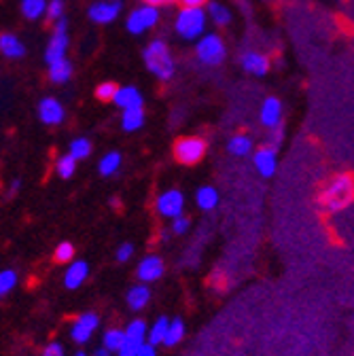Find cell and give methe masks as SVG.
Wrapping results in <instances>:
<instances>
[{
	"label": "cell",
	"mask_w": 354,
	"mask_h": 356,
	"mask_svg": "<svg viewBox=\"0 0 354 356\" xmlns=\"http://www.w3.org/2000/svg\"><path fill=\"white\" fill-rule=\"evenodd\" d=\"M143 62L145 68L159 81L170 83L176 74V60L170 49V44L163 38H153L145 44L143 49Z\"/></svg>",
	"instance_id": "6da1fadb"
},
{
	"label": "cell",
	"mask_w": 354,
	"mask_h": 356,
	"mask_svg": "<svg viewBox=\"0 0 354 356\" xmlns=\"http://www.w3.org/2000/svg\"><path fill=\"white\" fill-rule=\"evenodd\" d=\"M321 206L329 212H339L354 202V176L352 174H337L331 178L329 185L323 189L319 197Z\"/></svg>",
	"instance_id": "7a4b0ae2"
},
{
	"label": "cell",
	"mask_w": 354,
	"mask_h": 356,
	"mask_svg": "<svg viewBox=\"0 0 354 356\" xmlns=\"http://www.w3.org/2000/svg\"><path fill=\"white\" fill-rule=\"evenodd\" d=\"M208 15L204 7H183L174 17V32L181 40L198 42L208 30Z\"/></svg>",
	"instance_id": "3957f363"
},
{
	"label": "cell",
	"mask_w": 354,
	"mask_h": 356,
	"mask_svg": "<svg viewBox=\"0 0 354 356\" xmlns=\"http://www.w3.org/2000/svg\"><path fill=\"white\" fill-rule=\"evenodd\" d=\"M195 56L200 60V64L204 66H220L225 62L227 56V47H225V40L218 32H206L198 42H195Z\"/></svg>",
	"instance_id": "277c9868"
},
{
	"label": "cell",
	"mask_w": 354,
	"mask_h": 356,
	"mask_svg": "<svg viewBox=\"0 0 354 356\" xmlns=\"http://www.w3.org/2000/svg\"><path fill=\"white\" fill-rule=\"evenodd\" d=\"M159 19H161V13H159L157 7L140 3L138 7H134V9L127 13V17H125V30L129 34H134V36H143V34L151 32L153 28H157Z\"/></svg>",
	"instance_id": "5b68a950"
},
{
	"label": "cell",
	"mask_w": 354,
	"mask_h": 356,
	"mask_svg": "<svg viewBox=\"0 0 354 356\" xmlns=\"http://www.w3.org/2000/svg\"><path fill=\"white\" fill-rule=\"evenodd\" d=\"M68 49H70V34H68V19L64 17L51 26V34L45 44V64L49 66L54 62L68 58Z\"/></svg>",
	"instance_id": "8992f818"
},
{
	"label": "cell",
	"mask_w": 354,
	"mask_h": 356,
	"mask_svg": "<svg viewBox=\"0 0 354 356\" xmlns=\"http://www.w3.org/2000/svg\"><path fill=\"white\" fill-rule=\"evenodd\" d=\"M206 155V140L200 136H187L176 140L174 145V157L183 165H195Z\"/></svg>",
	"instance_id": "52a82bcc"
},
{
	"label": "cell",
	"mask_w": 354,
	"mask_h": 356,
	"mask_svg": "<svg viewBox=\"0 0 354 356\" xmlns=\"http://www.w3.org/2000/svg\"><path fill=\"white\" fill-rule=\"evenodd\" d=\"M121 11H123L121 0H94L90 9H87V17L96 26H108L121 17Z\"/></svg>",
	"instance_id": "ba28073f"
},
{
	"label": "cell",
	"mask_w": 354,
	"mask_h": 356,
	"mask_svg": "<svg viewBox=\"0 0 354 356\" xmlns=\"http://www.w3.org/2000/svg\"><path fill=\"white\" fill-rule=\"evenodd\" d=\"M36 113H38V119L42 125H49V127H56V125H62L64 119H66V108L64 104L54 98V96H45L40 98L38 106H36Z\"/></svg>",
	"instance_id": "9c48e42d"
},
{
	"label": "cell",
	"mask_w": 354,
	"mask_h": 356,
	"mask_svg": "<svg viewBox=\"0 0 354 356\" xmlns=\"http://www.w3.org/2000/svg\"><path fill=\"white\" fill-rule=\"evenodd\" d=\"M155 206H157V212H159L163 218L174 220V218L183 216V210H185V195H183L179 189H168V191H163V193L157 197Z\"/></svg>",
	"instance_id": "30bf717a"
},
{
	"label": "cell",
	"mask_w": 354,
	"mask_h": 356,
	"mask_svg": "<svg viewBox=\"0 0 354 356\" xmlns=\"http://www.w3.org/2000/svg\"><path fill=\"white\" fill-rule=\"evenodd\" d=\"M98 327H100L98 314H94V312H85V314H81V316L72 323V327H70V339H72L74 343H85V341H90Z\"/></svg>",
	"instance_id": "8fae6325"
},
{
	"label": "cell",
	"mask_w": 354,
	"mask_h": 356,
	"mask_svg": "<svg viewBox=\"0 0 354 356\" xmlns=\"http://www.w3.org/2000/svg\"><path fill=\"white\" fill-rule=\"evenodd\" d=\"M252 163H255L257 172L263 178H272L276 174V168H278V151H276V147L257 149L255 155H252Z\"/></svg>",
	"instance_id": "7c38bea8"
},
{
	"label": "cell",
	"mask_w": 354,
	"mask_h": 356,
	"mask_svg": "<svg viewBox=\"0 0 354 356\" xmlns=\"http://www.w3.org/2000/svg\"><path fill=\"white\" fill-rule=\"evenodd\" d=\"M259 119L263 127H268L270 131L282 127V102L278 98H265L259 111Z\"/></svg>",
	"instance_id": "4fadbf2b"
},
{
	"label": "cell",
	"mask_w": 354,
	"mask_h": 356,
	"mask_svg": "<svg viewBox=\"0 0 354 356\" xmlns=\"http://www.w3.org/2000/svg\"><path fill=\"white\" fill-rule=\"evenodd\" d=\"M163 272H166V265H163V261H161L159 257H155V254L145 257V259L138 263V267H136V276H138V280H140L143 284L157 282V280L163 276Z\"/></svg>",
	"instance_id": "5bb4252c"
},
{
	"label": "cell",
	"mask_w": 354,
	"mask_h": 356,
	"mask_svg": "<svg viewBox=\"0 0 354 356\" xmlns=\"http://www.w3.org/2000/svg\"><path fill=\"white\" fill-rule=\"evenodd\" d=\"M113 104L121 111L138 108V106H145V96L136 85H119Z\"/></svg>",
	"instance_id": "9a60e30c"
},
{
	"label": "cell",
	"mask_w": 354,
	"mask_h": 356,
	"mask_svg": "<svg viewBox=\"0 0 354 356\" xmlns=\"http://www.w3.org/2000/svg\"><path fill=\"white\" fill-rule=\"evenodd\" d=\"M240 66L244 68V72H248L252 76H265L272 68V62L261 51H244L240 58Z\"/></svg>",
	"instance_id": "2e32d148"
},
{
	"label": "cell",
	"mask_w": 354,
	"mask_h": 356,
	"mask_svg": "<svg viewBox=\"0 0 354 356\" xmlns=\"http://www.w3.org/2000/svg\"><path fill=\"white\" fill-rule=\"evenodd\" d=\"M28 54V47L22 36L13 32H3L0 34V56L7 60H22Z\"/></svg>",
	"instance_id": "e0dca14e"
},
{
	"label": "cell",
	"mask_w": 354,
	"mask_h": 356,
	"mask_svg": "<svg viewBox=\"0 0 354 356\" xmlns=\"http://www.w3.org/2000/svg\"><path fill=\"white\" fill-rule=\"evenodd\" d=\"M206 9V15H208V22H212L216 28H227L234 19V13L227 5L218 3V0H210V3L204 7Z\"/></svg>",
	"instance_id": "ac0fdd59"
},
{
	"label": "cell",
	"mask_w": 354,
	"mask_h": 356,
	"mask_svg": "<svg viewBox=\"0 0 354 356\" xmlns=\"http://www.w3.org/2000/svg\"><path fill=\"white\" fill-rule=\"evenodd\" d=\"M87 276H90V265H87V261H72L64 274V286L74 291L87 280Z\"/></svg>",
	"instance_id": "d6986e66"
},
{
	"label": "cell",
	"mask_w": 354,
	"mask_h": 356,
	"mask_svg": "<svg viewBox=\"0 0 354 356\" xmlns=\"http://www.w3.org/2000/svg\"><path fill=\"white\" fill-rule=\"evenodd\" d=\"M119 123H121V129H123V131H129V134H134V131L143 129L145 123H147L145 106L121 111V121H119Z\"/></svg>",
	"instance_id": "ffe728a7"
},
{
	"label": "cell",
	"mask_w": 354,
	"mask_h": 356,
	"mask_svg": "<svg viewBox=\"0 0 354 356\" xmlns=\"http://www.w3.org/2000/svg\"><path fill=\"white\" fill-rule=\"evenodd\" d=\"M72 74H74V66L68 58L47 66V76L54 85H66L72 79Z\"/></svg>",
	"instance_id": "44dd1931"
},
{
	"label": "cell",
	"mask_w": 354,
	"mask_h": 356,
	"mask_svg": "<svg viewBox=\"0 0 354 356\" xmlns=\"http://www.w3.org/2000/svg\"><path fill=\"white\" fill-rule=\"evenodd\" d=\"M49 0H19V11L28 22H38L45 19Z\"/></svg>",
	"instance_id": "7402d4cb"
},
{
	"label": "cell",
	"mask_w": 354,
	"mask_h": 356,
	"mask_svg": "<svg viewBox=\"0 0 354 356\" xmlns=\"http://www.w3.org/2000/svg\"><path fill=\"white\" fill-rule=\"evenodd\" d=\"M125 299H127L129 309L138 312V309H143L151 301V289L147 284H136V286H131L127 291V297Z\"/></svg>",
	"instance_id": "603a6c76"
},
{
	"label": "cell",
	"mask_w": 354,
	"mask_h": 356,
	"mask_svg": "<svg viewBox=\"0 0 354 356\" xmlns=\"http://www.w3.org/2000/svg\"><path fill=\"white\" fill-rule=\"evenodd\" d=\"M195 204H198V208L204 210V212L214 210V208L218 206V191H216L214 187H210V185L200 187L198 193H195Z\"/></svg>",
	"instance_id": "cb8c5ba5"
},
{
	"label": "cell",
	"mask_w": 354,
	"mask_h": 356,
	"mask_svg": "<svg viewBox=\"0 0 354 356\" xmlns=\"http://www.w3.org/2000/svg\"><path fill=\"white\" fill-rule=\"evenodd\" d=\"M252 147H255V143H252L250 136H246V134H236V136H232L230 143H227V151L232 155H236V157L250 155L252 153Z\"/></svg>",
	"instance_id": "d4e9b609"
},
{
	"label": "cell",
	"mask_w": 354,
	"mask_h": 356,
	"mask_svg": "<svg viewBox=\"0 0 354 356\" xmlns=\"http://www.w3.org/2000/svg\"><path fill=\"white\" fill-rule=\"evenodd\" d=\"M121 153L119 151H108V153H104L102 155V159L98 161V172H100V176H104V178H108V176H115L117 172H119V168H121Z\"/></svg>",
	"instance_id": "484cf974"
},
{
	"label": "cell",
	"mask_w": 354,
	"mask_h": 356,
	"mask_svg": "<svg viewBox=\"0 0 354 356\" xmlns=\"http://www.w3.org/2000/svg\"><path fill=\"white\" fill-rule=\"evenodd\" d=\"M92 151H94V145L90 138H85V136H79V138L70 140V145H68V155H72L77 161L87 159L92 155Z\"/></svg>",
	"instance_id": "4316f807"
},
{
	"label": "cell",
	"mask_w": 354,
	"mask_h": 356,
	"mask_svg": "<svg viewBox=\"0 0 354 356\" xmlns=\"http://www.w3.org/2000/svg\"><path fill=\"white\" fill-rule=\"evenodd\" d=\"M77 163H79V161H77L72 155H68V153L60 155V157L56 159V172H58V176L64 178V181H68V178H72L74 172H77Z\"/></svg>",
	"instance_id": "83f0119b"
},
{
	"label": "cell",
	"mask_w": 354,
	"mask_h": 356,
	"mask_svg": "<svg viewBox=\"0 0 354 356\" xmlns=\"http://www.w3.org/2000/svg\"><path fill=\"white\" fill-rule=\"evenodd\" d=\"M168 327H170V321H168V316H159V318L153 323V327L149 329V337H147V341H151L153 346H159V343H163V339H166V333H168Z\"/></svg>",
	"instance_id": "f1b7e54d"
},
{
	"label": "cell",
	"mask_w": 354,
	"mask_h": 356,
	"mask_svg": "<svg viewBox=\"0 0 354 356\" xmlns=\"http://www.w3.org/2000/svg\"><path fill=\"white\" fill-rule=\"evenodd\" d=\"M183 337H185V323H183L181 318L170 321V327H168V333H166L163 343H166V346H176Z\"/></svg>",
	"instance_id": "f546056e"
},
{
	"label": "cell",
	"mask_w": 354,
	"mask_h": 356,
	"mask_svg": "<svg viewBox=\"0 0 354 356\" xmlns=\"http://www.w3.org/2000/svg\"><path fill=\"white\" fill-rule=\"evenodd\" d=\"M125 337L127 339H134V341H147V337H149V329H147V323L145 321H140V318H136V321H131L129 325H127V329H125Z\"/></svg>",
	"instance_id": "4dcf8cb0"
},
{
	"label": "cell",
	"mask_w": 354,
	"mask_h": 356,
	"mask_svg": "<svg viewBox=\"0 0 354 356\" xmlns=\"http://www.w3.org/2000/svg\"><path fill=\"white\" fill-rule=\"evenodd\" d=\"M123 339H125V331H121V329H108L102 335V348H106L111 352H119V348L123 346Z\"/></svg>",
	"instance_id": "1f68e13d"
},
{
	"label": "cell",
	"mask_w": 354,
	"mask_h": 356,
	"mask_svg": "<svg viewBox=\"0 0 354 356\" xmlns=\"http://www.w3.org/2000/svg\"><path fill=\"white\" fill-rule=\"evenodd\" d=\"M64 17H66V3H64V0H49L45 19L54 26L56 22H60V19H64Z\"/></svg>",
	"instance_id": "d6a6232c"
},
{
	"label": "cell",
	"mask_w": 354,
	"mask_h": 356,
	"mask_svg": "<svg viewBox=\"0 0 354 356\" xmlns=\"http://www.w3.org/2000/svg\"><path fill=\"white\" fill-rule=\"evenodd\" d=\"M117 89H119V85L115 83V81H104V83H100L98 87H96V98L100 100V102H113L115 100V94H117Z\"/></svg>",
	"instance_id": "836d02e7"
},
{
	"label": "cell",
	"mask_w": 354,
	"mask_h": 356,
	"mask_svg": "<svg viewBox=\"0 0 354 356\" xmlns=\"http://www.w3.org/2000/svg\"><path fill=\"white\" fill-rule=\"evenodd\" d=\"M17 284V272L15 270H5L0 272V297L11 293Z\"/></svg>",
	"instance_id": "e575fe53"
},
{
	"label": "cell",
	"mask_w": 354,
	"mask_h": 356,
	"mask_svg": "<svg viewBox=\"0 0 354 356\" xmlns=\"http://www.w3.org/2000/svg\"><path fill=\"white\" fill-rule=\"evenodd\" d=\"M56 261L58 263H68V261H72V257H74V246L70 244V242H62L58 248H56Z\"/></svg>",
	"instance_id": "d590c367"
},
{
	"label": "cell",
	"mask_w": 354,
	"mask_h": 356,
	"mask_svg": "<svg viewBox=\"0 0 354 356\" xmlns=\"http://www.w3.org/2000/svg\"><path fill=\"white\" fill-rule=\"evenodd\" d=\"M145 343V341H143ZM140 341H134V339H123V346L119 348V356H138V350H140V346H143Z\"/></svg>",
	"instance_id": "8d00e7d4"
},
{
	"label": "cell",
	"mask_w": 354,
	"mask_h": 356,
	"mask_svg": "<svg viewBox=\"0 0 354 356\" xmlns=\"http://www.w3.org/2000/svg\"><path fill=\"white\" fill-rule=\"evenodd\" d=\"M131 254H134V244H131V242H123V244H119V246H117L115 257H117V261H119V263L129 261V259H131Z\"/></svg>",
	"instance_id": "74e56055"
},
{
	"label": "cell",
	"mask_w": 354,
	"mask_h": 356,
	"mask_svg": "<svg viewBox=\"0 0 354 356\" xmlns=\"http://www.w3.org/2000/svg\"><path fill=\"white\" fill-rule=\"evenodd\" d=\"M189 229V218L187 216H179V218H174L172 220V234L176 236H185Z\"/></svg>",
	"instance_id": "f35d334b"
},
{
	"label": "cell",
	"mask_w": 354,
	"mask_h": 356,
	"mask_svg": "<svg viewBox=\"0 0 354 356\" xmlns=\"http://www.w3.org/2000/svg\"><path fill=\"white\" fill-rule=\"evenodd\" d=\"M42 356H66V352L60 341H51L45 350H42Z\"/></svg>",
	"instance_id": "ab89813d"
},
{
	"label": "cell",
	"mask_w": 354,
	"mask_h": 356,
	"mask_svg": "<svg viewBox=\"0 0 354 356\" xmlns=\"http://www.w3.org/2000/svg\"><path fill=\"white\" fill-rule=\"evenodd\" d=\"M138 356H157V346H153L151 341H145L138 350Z\"/></svg>",
	"instance_id": "60d3db41"
},
{
	"label": "cell",
	"mask_w": 354,
	"mask_h": 356,
	"mask_svg": "<svg viewBox=\"0 0 354 356\" xmlns=\"http://www.w3.org/2000/svg\"><path fill=\"white\" fill-rule=\"evenodd\" d=\"M145 5H153V7H168V5H172V3H179V0H143Z\"/></svg>",
	"instance_id": "b9f144b4"
},
{
	"label": "cell",
	"mask_w": 354,
	"mask_h": 356,
	"mask_svg": "<svg viewBox=\"0 0 354 356\" xmlns=\"http://www.w3.org/2000/svg\"><path fill=\"white\" fill-rule=\"evenodd\" d=\"M183 7H206L210 0H179Z\"/></svg>",
	"instance_id": "7bdbcfd3"
},
{
	"label": "cell",
	"mask_w": 354,
	"mask_h": 356,
	"mask_svg": "<svg viewBox=\"0 0 354 356\" xmlns=\"http://www.w3.org/2000/svg\"><path fill=\"white\" fill-rule=\"evenodd\" d=\"M94 356H113V352L106 350V348H98V350L94 352Z\"/></svg>",
	"instance_id": "ee69618b"
},
{
	"label": "cell",
	"mask_w": 354,
	"mask_h": 356,
	"mask_svg": "<svg viewBox=\"0 0 354 356\" xmlns=\"http://www.w3.org/2000/svg\"><path fill=\"white\" fill-rule=\"evenodd\" d=\"M19 187H22V181L17 178V181H13V183H11V195H13V193H17V191H19Z\"/></svg>",
	"instance_id": "f6af8a7d"
},
{
	"label": "cell",
	"mask_w": 354,
	"mask_h": 356,
	"mask_svg": "<svg viewBox=\"0 0 354 356\" xmlns=\"http://www.w3.org/2000/svg\"><path fill=\"white\" fill-rule=\"evenodd\" d=\"M72 356H87V354H85V352H83V350H79V352H74V354H72Z\"/></svg>",
	"instance_id": "bcb514c9"
}]
</instances>
